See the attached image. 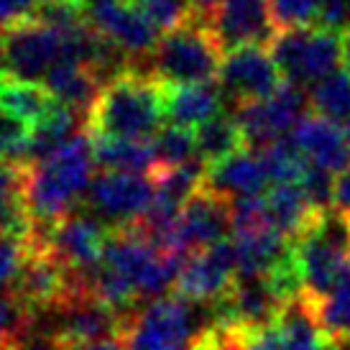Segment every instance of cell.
<instances>
[{
  "label": "cell",
  "mask_w": 350,
  "mask_h": 350,
  "mask_svg": "<svg viewBox=\"0 0 350 350\" xmlns=\"http://www.w3.org/2000/svg\"><path fill=\"white\" fill-rule=\"evenodd\" d=\"M92 166V138L85 133H77L36 164H23V200L33 228H51L75 213V204L88 197L95 182Z\"/></svg>",
  "instance_id": "1"
},
{
  "label": "cell",
  "mask_w": 350,
  "mask_h": 350,
  "mask_svg": "<svg viewBox=\"0 0 350 350\" xmlns=\"http://www.w3.org/2000/svg\"><path fill=\"white\" fill-rule=\"evenodd\" d=\"M164 120V82L131 67L107 79L88 113L92 138L151 141Z\"/></svg>",
  "instance_id": "2"
},
{
  "label": "cell",
  "mask_w": 350,
  "mask_h": 350,
  "mask_svg": "<svg viewBox=\"0 0 350 350\" xmlns=\"http://www.w3.org/2000/svg\"><path fill=\"white\" fill-rule=\"evenodd\" d=\"M294 256L304 282V297L312 301L325 299L350 266V215L335 207L320 213L294 241Z\"/></svg>",
  "instance_id": "3"
},
{
  "label": "cell",
  "mask_w": 350,
  "mask_h": 350,
  "mask_svg": "<svg viewBox=\"0 0 350 350\" xmlns=\"http://www.w3.org/2000/svg\"><path fill=\"white\" fill-rule=\"evenodd\" d=\"M223 59V49L213 31L195 13L189 23L159 41L148 59V72L164 85H207L220 77Z\"/></svg>",
  "instance_id": "4"
},
{
  "label": "cell",
  "mask_w": 350,
  "mask_h": 350,
  "mask_svg": "<svg viewBox=\"0 0 350 350\" xmlns=\"http://www.w3.org/2000/svg\"><path fill=\"white\" fill-rule=\"evenodd\" d=\"M271 59L284 82L317 85L345 62V33L325 26L284 31L271 41Z\"/></svg>",
  "instance_id": "5"
},
{
  "label": "cell",
  "mask_w": 350,
  "mask_h": 350,
  "mask_svg": "<svg viewBox=\"0 0 350 350\" xmlns=\"http://www.w3.org/2000/svg\"><path fill=\"white\" fill-rule=\"evenodd\" d=\"M207 327L197 314V304L174 294L141 307L126 322L120 338L131 350H187Z\"/></svg>",
  "instance_id": "6"
},
{
  "label": "cell",
  "mask_w": 350,
  "mask_h": 350,
  "mask_svg": "<svg viewBox=\"0 0 350 350\" xmlns=\"http://www.w3.org/2000/svg\"><path fill=\"white\" fill-rule=\"evenodd\" d=\"M233 233V207L228 200L210 192L202 187L185 210L176 215V220L159 241V248L174 256H192L204 248H213L217 243H225V235Z\"/></svg>",
  "instance_id": "7"
},
{
  "label": "cell",
  "mask_w": 350,
  "mask_h": 350,
  "mask_svg": "<svg viewBox=\"0 0 350 350\" xmlns=\"http://www.w3.org/2000/svg\"><path fill=\"white\" fill-rule=\"evenodd\" d=\"M156 187L146 174H128V172H103L88 192V213L100 217L110 230L133 228L138 225L154 204Z\"/></svg>",
  "instance_id": "8"
},
{
  "label": "cell",
  "mask_w": 350,
  "mask_h": 350,
  "mask_svg": "<svg viewBox=\"0 0 350 350\" xmlns=\"http://www.w3.org/2000/svg\"><path fill=\"white\" fill-rule=\"evenodd\" d=\"M31 238L46 245V251L57 256L69 271L88 273L98 266L105 253L110 228L88 210H75L51 228H33Z\"/></svg>",
  "instance_id": "9"
},
{
  "label": "cell",
  "mask_w": 350,
  "mask_h": 350,
  "mask_svg": "<svg viewBox=\"0 0 350 350\" xmlns=\"http://www.w3.org/2000/svg\"><path fill=\"white\" fill-rule=\"evenodd\" d=\"M307 103L310 98L301 92V88L292 82H282V88L276 90L271 98L235 107L233 116L243 131L245 146L258 151L273 141H282L304 118Z\"/></svg>",
  "instance_id": "10"
},
{
  "label": "cell",
  "mask_w": 350,
  "mask_h": 350,
  "mask_svg": "<svg viewBox=\"0 0 350 350\" xmlns=\"http://www.w3.org/2000/svg\"><path fill=\"white\" fill-rule=\"evenodd\" d=\"M241 338L243 350H330L332 345L317 320L314 301L307 297L289 301L271 325L241 332Z\"/></svg>",
  "instance_id": "11"
},
{
  "label": "cell",
  "mask_w": 350,
  "mask_h": 350,
  "mask_svg": "<svg viewBox=\"0 0 350 350\" xmlns=\"http://www.w3.org/2000/svg\"><path fill=\"white\" fill-rule=\"evenodd\" d=\"M238 279V258L233 243L225 241L213 248L187 256L176 276L174 294L192 304H213L233 289Z\"/></svg>",
  "instance_id": "12"
},
{
  "label": "cell",
  "mask_w": 350,
  "mask_h": 350,
  "mask_svg": "<svg viewBox=\"0 0 350 350\" xmlns=\"http://www.w3.org/2000/svg\"><path fill=\"white\" fill-rule=\"evenodd\" d=\"M217 79L223 98L230 100L235 107L271 98L282 88V75L263 46H243L225 54Z\"/></svg>",
  "instance_id": "13"
},
{
  "label": "cell",
  "mask_w": 350,
  "mask_h": 350,
  "mask_svg": "<svg viewBox=\"0 0 350 350\" xmlns=\"http://www.w3.org/2000/svg\"><path fill=\"white\" fill-rule=\"evenodd\" d=\"M202 21L213 31L223 54L243 46H263L266 41L271 44L276 36L269 0H225Z\"/></svg>",
  "instance_id": "14"
},
{
  "label": "cell",
  "mask_w": 350,
  "mask_h": 350,
  "mask_svg": "<svg viewBox=\"0 0 350 350\" xmlns=\"http://www.w3.org/2000/svg\"><path fill=\"white\" fill-rule=\"evenodd\" d=\"M90 23L105 33L126 57H146L151 59L154 49L159 46V31L148 23L133 5L123 0L90 5Z\"/></svg>",
  "instance_id": "15"
},
{
  "label": "cell",
  "mask_w": 350,
  "mask_h": 350,
  "mask_svg": "<svg viewBox=\"0 0 350 350\" xmlns=\"http://www.w3.org/2000/svg\"><path fill=\"white\" fill-rule=\"evenodd\" d=\"M289 138L310 166L330 174H342L350 169V136L327 118L304 116Z\"/></svg>",
  "instance_id": "16"
},
{
  "label": "cell",
  "mask_w": 350,
  "mask_h": 350,
  "mask_svg": "<svg viewBox=\"0 0 350 350\" xmlns=\"http://www.w3.org/2000/svg\"><path fill=\"white\" fill-rule=\"evenodd\" d=\"M266 182H269V174L263 169L261 156L253 148H243L238 154L228 156L223 161L207 166L204 172V187L228 202L261 197Z\"/></svg>",
  "instance_id": "17"
},
{
  "label": "cell",
  "mask_w": 350,
  "mask_h": 350,
  "mask_svg": "<svg viewBox=\"0 0 350 350\" xmlns=\"http://www.w3.org/2000/svg\"><path fill=\"white\" fill-rule=\"evenodd\" d=\"M220 85H164V118L169 126L197 131L223 110Z\"/></svg>",
  "instance_id": "18"
},
{
  "label": "cell",
  "mask_w": 350,
  "mask_h": 350,
  "mask_svg": "<svg viewBox=\"0 0 350 350\" xmlns=\"http://www.w3.org/2000/svg\"><path fill=\"white\" fill-rule=\"evenodd\" d=\"M263 202H266V215H269L271 225L292 243L320 215V210L310 202V197L299 182L297 185H273L263 195Z\"/></svg>",
  "instance_id": "19"
},
{
  "label": "cell",
  "mask_w": 350,
  "mask_h": 350,
  "mask_svg": "<svg viewBox=\"0 0 350 350\" xmlns=\"http://www.w3.org/2000/svg\"><path fill=\"white\" fill-rule=\"evenodd\" d=\"M103 85H105V79L100 77L95 69L77 64V62L59 64L44 79V88L54 95V100L77 110L79 116H85V120H88V113L95 105Z\"/></svg>",
  "instance_id": "20"
},
{
  "label": "cell",
  "mask_w": 350,
  "mask_h": 350,
  "mask_svg": "<svg viewBox=\"0 0 350 350\" xmlns=\"http://www.w3.org/2000/svg\"><path fill=\"white\" fill-rule=\"evenodd\" d=\"M92 154H95V164L103 172H128V174L151 176L159 169L154 141L92 138Z\"/></svg>",
  "instance_id": "21"
},
{
  "label": "cell",
  "mask_w": 350,
  "mask_h": 350,
  "mask_svg": "<svg viewBox=\"0 0 350 350\" xmlns=\"http://www.w3.org/2000/svg\"><path fill=\"white\" fill-rule=\"evenodd\" d=\"M195 146H197V159L202 161L204 166H213L217 161H223L228 156L243 151L245 146V136L235 116H228V113H220V116L210 118L207 123L195 131Z\"/></svg>",
  "instance_id": "22"
},
{
  "label": "cell",
  "mask_w": 350,
  "mask_h": 350,
  "mask_svg": "<svg viewBox=\"0 0 350 350\" xmlns=\"http://www.w3.org/2000/svg\"><path fill=\"white\" fill-rule=\"evenodd\" d=\"M54 103H57L54 95L39 82H21V79L0 82V107L31 128L49 113Z\"/></svg>",
  "instance_id": "23"
},
{
  "label": "cell",
  "mask_w": 350,
  "mask_h": 350,
  "mask_svg": "<svg viewBox=\"0 0 350 350\" xmlns=\"http://www.w3.org/2000/svg\"><path fill=\"white\" fill-rule=\"evenodd\" d=\"M310 105L320 118L332 123L350 126V75L348 69H338L335 75L317 82L310 92Z\"/></svg>",
  "instance_id": "24"
},
{
  "label": "cell",
  "mask_w": 350,
  "mask_h": 350,
  "mask_svg": "<svg viewBox=\"0 0 350 350\" xmlns=\"http://www.w3.org/2000/svg\"><path fill=\"white\" fill-rule=\"evenodd\" d=\"M256 154L261 156L263 169L271 179L273 185H297L307 174V159L301 156V151L294 146L292 138H282V141H273L269 146L258 148Z\"/></svg>",
  "instance_id": "25"
},
{
  "label": "cell",
  "mask_w": 350,
  "mask_h": 350,
  "mask_svg": "<svg viewBox=\"0 0 350 350\" xmlns=\"http://www.w3.org/2000/svg\"><path fill=\"white\" fill-rule=\"evenodd\" d=\"M314 312L322 330L332 342H345L350 338V266L342 279L325 299L314 301Z\"/></svg>",
  "instance_id": "26"
},
{
  "label": "cell",
  "mask_w": 350,
  "mask_h": 350,
  "mask_svg": "<svg viewBox=\"0 0 350 350\" xmlns=\"http://www.w3.org/2000/svg\"><path fill=\"white\" fill-rule=\"evenodd\" d=\"M36 327V314L21 301L13 289L0 292V350L13 348Z\"/></svg>",
  "instance_id": "27"
},
{
  "label": "cell",
  "mask_w": 350,
  "mask_h": 350,
  "mask_svg": "<svg viewBox=\"0 0 350 350\" xmlns=\"http://www.w3.org/2000/svg\"><path fill=\"white\" fill-rule=\"evenodd\" d=\"M128 5H133L156 31L166 33L182 29L195 18L192 0H131Z\"/></svg>",
  "instance_id": "28"
},
{
  "label": "cell",
  "mask_w": 350,
  "mask_h": 350,
  "mask_svg": "<svg viewBox=\"0 0 350 350\" xmlns=\"http://www.w3.org/2000/svg\"><path fill=\"white\" fill-rule=\"evenodd\" d=\"M156 159H159V169L161 166H185L197 159V146H195V131L187 128L169 126L164 131H159L154 138Z\"/></svg>",
  "instance_id": "29"
},
{
  "label": "cell",
  "mask_w": 350,
  "mask_h": 350,
  "mask_svg": "<svg viewBox=\"0 0 350 350\" xmlns=\"http://www.w3.org/2000/svg\"><path fill=\"white\" fill-rule=\"evenodd\" d=\"M273 26L279 33L297 29H310L320 21V3L317 0H269Z\"/></svg>",
  "instance_id": "30"
},
{
  "label": "cell",
  "mask_w": 350,
  "mask_h": 350,
  "mask_svg": "<svg viewBox=\"0 0 350 350\" xmlns=\"http://www.w3.org/2000/svg\"><path fill=\"white\" fill-rule=\"evenodd\" d=\"M29 138L31 126L23 120L13 118L0 107V161H10V164H26V154H29Z\"/></svg>",
  "instance_id": "31"
},
{
  "label": "cell",
  "mask_w": 350,
  "mask_h": 350,
  "mask_svg": "<svg viewBox=\"0 0 350 350\" xmlns=\"http://www.w3.org/2000/svg\"><path fill=\"white\" fill-rule=\"evenodd\" d=\"M39 0H0V33L33 18Z\"/></svg>",
  "instance_id": "32"
},
{
  "label": "cell",
  "mask_w": 350,
  "mask_h": 350,
  "mask_svg": "<svg viewBox=\"0 0 350 350\" xmlns=\"http://www.w3.org/2000/svg\"><path fill=\"white\" fill-rule=\"evenodd\" d=\"M320 3V26L335 31H350V0H317Z\"/></svg>",
  "instance_id": "33"
},
{
  "label": "cell",
  "mask_w": 350,
  "mask_h": 350,
  "mask_svg": "<svg viewBox=\"0 0 350 350\" xmlns=\"http://www.w3.org/2000/svg\"><path fill=\"white\" fill-rule=\"evenodd\" d=\"M332 207L350 215V169L338 174V179H335V202H332Z\"/></svg>",
  "instance_id": "34"
},
{
  "label": "cell",
  "mask_w": 350,
  "mask_h": 350,
  "mask_svg": "<svg viewBox=\"0 0 350 350\" xmlns=\"http://www.w3.org/2000/svg\"><path fill=\"white\" fill-rule=\"evenodd\" d=\"M225 0H192V8H195V13L200 16V18H207L213 10H217L220 5H223Z\"/></svg>",
  "instance_id": "35"
},
{
  "label": "cell",
  "mask_w": 350,
  "mask_h": 350,
  "mask_svg": "<svg viewBox=\"0 0 350 350\" xmlns=\"http://www.w3.org/2000/svg\"><path fill=\"white\" fill-rule=\"evenodd\" d=\"M79 350H131L123 342V338H113V340H100V342H92L88 348H79Z\"/></svg>",
  "instance_id": "36"
},
{
  "label": "cell",
  "mask_w": 350,
  "mask_h": 350,
  "mask_svg": "<svg viewBox=\"0 0 350 350\" xmlns=\"http://www.w3.org/2000/svg\"><path fill=\"white\" fill-rule=\"evenodd\" d=\"M345 69L350 75V31H345Z\"/></svg>",
  "instance_id": "37"
},
{
  "label": "cell",
  "mask_w": 350,
  "mask_h": 350,
  "mask_svg": "<svg viewBox=\"0 0 350 350\" xmlns=\"http://www.w3.org/2000/svg\"><path fill=\"white\" fill-rule=\"evenodd\" d=\"M39 3H88V0H39Z\"/></svg>",
  "instance_id": "38"
},
{
  "label": "cell",
  "mask_w": 350,
  "mask_h": 350,
  "mask_svg": "<svg viewBox=\"0 0 350 350\" xmlns=\"http://www.w3.org/2000/svg\"><path fill=\"white\" fill-rule=\"evenodd\" d=\"M90 5H100V3H113V0H88Z\"/></svg>",
  "instance_id": "39"
},
{
  "label": "cell",
  "mask_w": 350,
  "mask_h": 350,
  "mask_svg": "<svg viewBox=\"0 0 350 350\" xmlns=\"http://www.w3.org/2000/svg\"><path fill=\"white\" fill-rule=\"evenodd\" d=\"M348 136H350V126H348Z\"/></svg>",
  "instance_id": "40"
},
{
  "label": "cell",
  "mask_w": 350,
  "mask_h": 350,
  "mask_svg": "<svg viewBox=\"0 0 350 350\" xmlns=\"http://www.w3.org/2000/svg\"><path fill=\"white\" fill-rule=\"evenodd\" d=\"M123 3H131V0H123Z\"/></svg>",
  "instance_id": "41"
}]
</instances>
